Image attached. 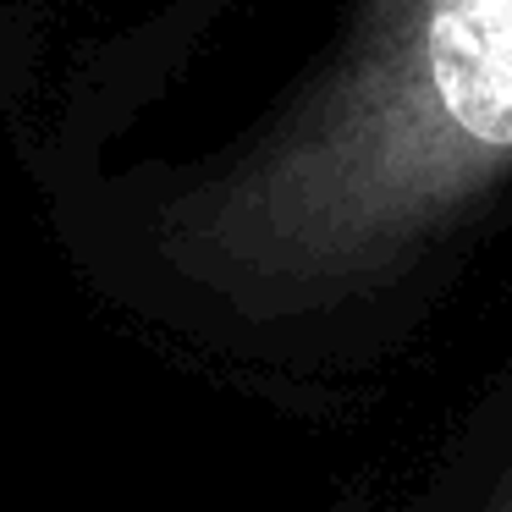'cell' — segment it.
Masks as SVG:
<instances>
[{"label": "cell", "instance_id": "3", "mask_svg": "<svg viewBox=\"0 0 512 512\" xmlns=\"http://www.w3.org/2000/svg\"><path fill=\"white\" fill-rule=\"evenodd\" d=\"M496 512H512V485H507V496L496 501Z\"/></svg>", "mask_w": 512, "mask_h": 512}, {"label": "cell", "instance_id": "1", "mask_svg": "<svg viewBox=\"0 0 512 512\" xmlns=\"http://www.w3.org/2000/svg\"><path fill=\"white\" fill-rule=\"evenodd\" d=\"M512 204V0H353L237 138L144 182L166 276L243 320L386 298Z\"/></svg>", "mask_w": 512, "mask_h": 512}, {"label": "cell", "instance_id": "2", "mask_svg": "<svg viewBox=\"0 0 512 512\" xmlns=\"http://www.w3.org/2000/svg\"><path fill=\"white\" fill-rule=\"evenodd\" d=\"M50 12L56 0H0V116H17L34 94Z\"/></svg>", "mask_w": 512, "mask_h": 512}]
</instances>
